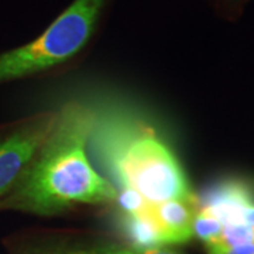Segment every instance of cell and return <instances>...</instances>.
I'll return each instance as SVG.
<instances>
[{
  "mask_svg": "<svg viewBox=\"0 0 254 254\" xmlns=\"http://www.w3.org/2000/svg\"><path fill=\"white\" fill-rule=\"evenodd\" d=\"M95 120L92 105L79 100L63 105L53 130L0 205V212L53 218L83 206H113L116 190L93 167L89 155Z\"/></svg>",
  "mask_w": 254,
  "mask_h": 254,
  "instance_id": "7a4b0ae2",
  "label": "cell"
},
{
  "mask_svg": "<svg viewBox=\"0 0 254 254\" xmlns=\"http://www.w3.org/2000/svg\"><path fill=\"white\" fill-rule=\"evenodd\" d=\"M108 0H73L30 43L0 54V85L21 81L71 63L91 43Z\"/></svg>",
  "mask_w": 254,
  "mask_h": 254,
  "instance_id": "3957f363",
  "label": "cell"
},
{
  "mask_svg": "<svg viewBox=\"0 0 254 254\" xmlns=\"http://www.w3.org/2000/svg\"><path fill=\"white\" fill-rule=\"evenodd\" d=\"M208 254H254V242L245 246H239L233 249H225V250H210Z\"/></svg>",
  "mask_w": 254,
  "mask_h": 254,
  "instance_id": "8992f818",
  "label": "cell"
},
{
  "mask_svg": "<svg viewBox=\"0 0 254 254\" xmlns=\"http://www.w3.org/2000/svg\"><path fill=\"white\" fill-rule=\"evenodd\" d=\"M89 150L116 190L113 208L128 243L165 247L193 237L198 195L154 127L122 110L96 109Z\"/></svg>",
  "mask_w": 254,
  "mask_h": 254,
  "instance_id": "6da1fadb",
  "label": "cell"
},
{
  "mask_svg": "<svg viewBox=\"0 0 254 254\" xmlns=\"http://www.w3.org/2000/svg\"><path fill=\"white\" fill-rule=\"evenodd\" d=\"M40 254H181L165 247H141L131 243H120L108 239L66 240L63 245L50 247Z\"/></svg>",
  "mask_w": 254,
  "mask_h": 254,
  "instance_id": "5b68a950",
  "label": "cell"
},
{
  "mask_svg": "<svg viewBox=\"0 0 254 254\" xmlns=\"http://www.w3.org/2000/svg\"><path fill=\"white\" fill-rule=\"evenodd\" d=\"M57 116L58 110H43L0 123V205L53 130Z\"/></svg>",
  "mask_w": 254,
  "mask_h": 254,
  "instance_id": "277c9868",
  "label": "cell"
}]
</instances>
